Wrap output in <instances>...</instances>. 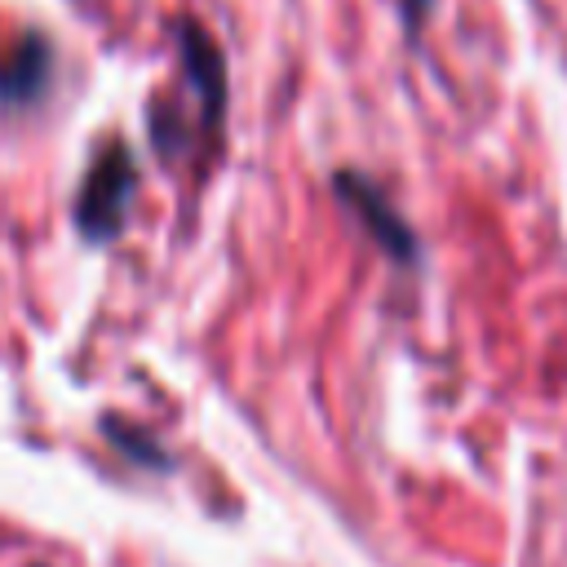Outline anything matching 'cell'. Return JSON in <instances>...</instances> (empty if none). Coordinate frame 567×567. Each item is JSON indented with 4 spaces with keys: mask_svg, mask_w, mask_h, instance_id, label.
I'll use <instances>...</instances> for the list:
<instances>
[{
    "mask_svg": "<svg viewBox=\"0 0 567 567\" xmlns=\"http://www.w3.org/2000/svg\"><path fill=\"white\" fill-rule=\"evenodd\" d=\"M399 9H403L408 31H416V27L425 22V13H430V0H399Z\"/></svg>",
    "mask_w": 567,
    "mask_h": 567,
    "instance_id": "obj_6",
    "label": "cell"
},
{
    "mask_svg": "<svg viewBox=\"0 0 567 567\" xmlns=\"http://www.w3.org/2000/svg\"><path fill=\"white\" fill-rule=\"evenodd\" d=\"M177 58H182V84L190 89L195 111H199V128L217 133L221 115H226V89H230L221 44L195 18H182L177 22Z\"/></svg>",
    "mask_w": 567,
    "mask_h": 567,
    "instance_id": "obj_2",
    "label": "cell"
},
{
    "mask_svg": "<svg viewBox=\"0 0 567 567\" xmlns=\"http://www.w3.org/2000/svg\"><path fill=\"white\" fill-rule=\"evenodd\" d=\"M102 434L115 443V452H124L133 465H146V470H168V452L142 430V425H124L120 416H106L102 421Z\"/></svg>",
    "mask_w": 567,
    "mask_h": 567,
    "instance_id": "obj_5",
    "label": "cell"
},
{
    "mask_svg": "<svg viewBox=\"0 0 567 567\" xmlns=\"http://www.w3.org/2000/svg\"><path fill=\"white\" fill-rule=\"evenodd\" d=\"M332 186H337L341 204L363 221V230L377 239V248H381L385 257H394V261H416V235H412V226L399 217V208L385 199V190H381L377 182H368L363 173L341 168Z\"/></svg>",
    "mask_w": 567,
    "mask_h": 567,
    "instance_id": "obj_3",
    "label": "cell"
},
{
    "mask_svg": "<svg viewBox=\"0 0 567 567\" xmlns=\"http://www.w3.org/2000/svg\"><path fill=\"white\" fill-rule=\"evenodd\" d=\"M133 195H137V159H133V151L115 137V142H106V146L93 155V164H89V173H84V182H80V190H75V208H71L75 230H80L89 244H111V239H120V230L128 226Z\"/></svg>",
    "mask_w": 567,
    "mask_h": 567,
    "instance_id": "obj_1",
    "label": "cell"
},
{
    "mask_svg": "<svg viewBox=\"0 0 567 567\" xmlns=\"http://www.w3.org/2000/svg\"><path fill=\"white\" fill-rule=\"evenodd\" d=\"M53 84V40L44 31H22L9 53H0V111L35 106Z\"/></svg>",
    "mask_w": 567,
    "mask_h": 567,
    "instance_id": "obj_4",
    "label": "cell"
}]
</instances>
